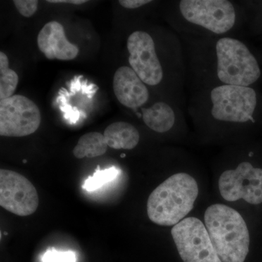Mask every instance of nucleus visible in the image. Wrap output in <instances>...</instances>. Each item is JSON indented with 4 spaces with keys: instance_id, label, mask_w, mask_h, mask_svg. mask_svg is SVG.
I'll return each mask as SVG.
<instances>
[{
    "instance_id": "nucleus-1",
    "label": "nucleus",
    "mask_w": 262,
    "mask_h": 262,
    "mask_svg": "<svg viewBox=\"0 0 262 262\" xmlns=\"http://www.w3.org/2000/svg\"><path fill=\"white\" fill-rule=\"evenodd\" d=\"M187 42L195 88L218 84L251 87L261 77L257 59L238 37L224 36Z\"/></svg>"
},
{
    "instance_id": "nucleus-2",
    "label": "nucleus",
    "mask_w": 262,
    "mask_h": 262,
    "mask_svg": "<svg viewBox=\"0 0 262 262\" xmlns=\"http://www.w3.org/2000/svg\"><path fill=\"white\" fill-rule=\"evenodd\" d=\"M258 96L252 87L218 84L196 87L190 115L221 125L255 123Z\"/></svg>"
},
{
    "instance_id": "nucleus-3",
    "label": "nucleus",
    "mask_w": 262,
    "mask_h": 262,
    "mask_svg": "<svg viewBox=\"0 0 262 262\" xmlns=\"http://www.w3.org/2000/svg\"><path fill=\"white\" fill-rule=\"evenodd\" d=\"M238 4L229 0L177 2L178 32L186 40L232 36L238 30Z\"/></svg>"
},
{
    "instance_id": "nucleus-4",
    "label": "nucleus",
    "mask_w": 262,
    "mask_h": 262,
    "mask_svg": "<svg viewBox=\"0 0 262 262\" xmlns=\"http://www.w3.org/2000/svg\"><path fill=\"white\" fill-rule=\"evenodd\" d=\"M210 238L222 262H244L249 252L247 225L238 212L223 204L208 207L205 212Z\"/></svg>"
},
{
    "instance_id": "nucleus-5",
    "label": "nucleus",
    "mask_w": 262,
    "mask_h": 262,
    "mask_svg": "<svg viewBox=\"0 0 262 262\" xmlns=\"http://www.w3.org/2000/svg\"><path fill=\"white\" fill-rule=\"evenodd\" d=\"M198 184L186 173L173 174L160 184L150 194L147 214L153 223L175 226L192 211L198 198Z\"/></svg>"
},
{
    "instance_id": "nucleus-6",
    "label": "nucleus",
    "mask_w": 262,
    "mask_h": 262,
    "mask_svg": "<svg viewBox=\"0 0 262 262\" xmlns=\"http://www.w3.org/2000/svg\"><path fill=\"white\" fill-rule=\"evenodd\" d=\"M172 237L184 262H222L215 251L206 225L189 217L173 226Z\"/></svg>"
},
{
    "instance_id": "nucleus-7",
    "label": "nucleus",
    "mask_w": 262,
    "mask_h": 262,
    "mask_svg": "<svg viewBox=\"0 0 262 262\" xmlns=\"http://www.w3.org/2000/svg\"><path fill=\"white\" fill-rule=\"evenodd\" d=\"M128 62L141 80L149 86L163 82L166 72L158 52L155 39L145 31H135L127 38Z\"/></svg>"
},
{
    "instance_id": "nucleus-8",
    "label": "nucleus",
    "mask_w": 262,
    "mask_h": 262,
    "mask_svg": "<svg viewBox=\"0 0 262 262\" xmlns=\"http://www.w3.org/2000/svg\"><path fill=\"white\" fill-rule=\"evenodd\" d=\"M41 123V113L34 101L21 95L0 101V135L24 137L34 134Z\"/></svg>"
},
{
    "instance_id": "nucleus-9",
    "label": "nucleus",
    "mask_w": 262,
    "mask_h": 262,
    "mask_svg": "<svg viewBox=\"0 0 262 262\" xmlns=\"http://www.w3.org/2000/svg\"><path fill=\"white\" fill-rule=\"evenodd\" d=\"M221 195L227 201L244 199L250 204L262 203V169L249 162L239 164L234 170H227L219 179Z\"/></svg>"
},
{
    "instance_id": "nucleus-10",
    "label": "nucleus",
    "mask_w": 262,
    "mask_h": 262,
    "mask_svg": "<svg viewBox=\"0 0 262 262\" xmlns=\"http://www.w3.org/2000/svg\"><path fill=\"white\" fill-rule=\"evenodd\" d=\"M0 206L20 216L32 215L37 211L39 206L37 189L21 174L1 169Z\"/></svg>"
},
{
    "instance_id": "nucleus-11",
    "label": "nucleus",
    "mask_w": 262,
    "mask_h": 262,
    "mask_svg": "<svg viewBox=\"0 0 262 262\" xmlns=\"http://www.w3.org/2000/svg\"><path fill=\"white\" fill-rule=\"evenodd\" d=\"M113 90L119 102L135 111L144 107L149 101L147 86L130 67L117 69L114 75Z\"/></svg>"
},
{
    "instance_id": "nucleus-12",
    "label": "nucleus",
    "mask_w": 262,
    "mask_h": 262,
    "mask_svg": "<svg viewBox=\"0 0 262 262\" xmlns=\"http://www.w3.org/2000/svg\"><path fill=\"white\" fill-rule=\"evenodd\" d=\"M37 46L50 60L71 61L79 54L78 47L69 42L63 26L55 20L48 22L41 29L37 36Z\"/></svg>"
},
{
    "instance_id": "nucleus-13",
    "label": "nucleus",
    "mask_w": 262,
    "mask_h": 262,
    "mask_svg": "<svg viewBox=\"0 0 262 262\" xmlns=\"http://www.w3.org/2000/svg\"><path fill=\"white\" fill-rule=\"evenodd\" d=\"M182 115L181 106H174L172 103L160 101L152 103L149 107L141 108L139 117L151 130L164 134L173 129Z\"/></svg>"
},
{
    "instance_id": "nucleus-14",
    "label": "nucleus",
    "mask_w": 262,
    "mask_h": 262,
    "mask_svg": "<svg viewBox=\"0 0 262 262\" xmlns=\"http://www.w3.org/2000/svg\"><path fill=\"white\" fill-rule=\"evenodd\" d=\"M103 136L108 146L115 149H134L140 140L139 130L126 122H116L108 125Z\"/></svg>"
},
{
    "instance_id": "nucleus-15",
    "label": "nucleus",
    "mask_w": 262,
    "mask_h": 262,
    "mask_svg": "<svg viewBox=\"0 0 262 262\" xmlns=\"http://www.w3.org/2000/svg\"><path fill=\"white\" fill-rule=\"evenodd\" d=\"M108 144L103 134L98 132H91L81 136L77 145L73 149L75 158H93L104 155Z\"/></svg>"
},
{
    "instance_id": "nucleus-16",
    "label": "nucleus",
    "mask_w": 262,
    "mask_h": 262,
    "mask_svg": "<svg viewBox=\"0 0 262 262\" xmlns=\"http://www.w3.org/2000/svg\"><path fill=\"white\" fill-rule=\"evenodd\" d=\"M16 72L9 68V60L3 51L0 52V99L13 96L18 84Z\"/></svg>"
},
{
    "instance_id": "nucleus-17",
    "label": "nucleus",
    "mask_w": 262,
    "mask_h": 262,
    "mask_svg": "<svg viewBox=\"0 0 262 262\" xmlns=\"http://www.w3.org/2000/svg\"><path fill=\"white\" fill-rule=\"evenodd\" d=\"M119 173L120 170L115 167H111L104 170H100L98 168L92 177H89L84 181L82 188L86 191L93 192L102 187L107 183L113 182L118 177Z\"/></svg>"
},
{
    "instance_id": "nucleus-18",
    "label": "nucleus",
    "mask_w": 262,
    "mask_h": 262,
    "mask_svg": "<svg viewBox=\"0 0 262 262\" xmlns=\"http://www.w3.org/2000/svg\"><path fill=\"white\" fill-rule=\"evenodd\" d=\"M42 262H76L75 253L72 251H58L54 248L46 250L42 257Z\"/></svg>"
},
{
    "instance_id": "nucleus-19",
    "label": "nucleus",
    "mask_w": 262,
    "mask_h": 262,
    "mask_svg": "<svg viewBox=\"0 0 262 262\" xmlns=\"http://www.w3.org/2000/svg\"><path fill=\"white\" fill-rule=\"evenodd\" d=\"M13 3L20 14L26 18L32 17L38 9L37 0H15Z\"/></svg>"
},
{
    "instance_id": "nucleus-20",
    "label": "nucleus",
    "mask_w": 262,
    "mask_h": 262,
    "mask_svg": "<svg viewBox=\"0 0 262 262\" xmlns=\"http://www.w3.org/2000/svg\"><path fill=\"white\" fill-rule=\"evenodd\" d=\"M150 0H120L119 3L126 9H138L144 5H149Z\"/></svg>"
},
{
    "instance_id": "nucleus-21",
    "label": "nucleus",
    "mask_w": 262,
    "mask_h": 262,
    "mask_svg": "<svg viewBox=\"0 0 262 262\" xmlns=\"http://www.w3.org/2000/svg\"><path fill=\"white\" fill-rule=\"evenodd\" d=\"M48 3H67L72 5H82L87 3L85 0H48Z\"/></svg>"
}]
</instances>
